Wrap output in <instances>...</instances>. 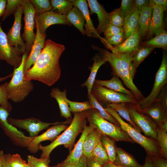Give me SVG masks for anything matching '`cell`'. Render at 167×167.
I'll list each match as a JSON object with an SVG mask.
<instances>
[{
  "label": "cell",
  "mask_w": 167,
  "mask_h": 167,
  "mask_svg": "<svg viewBox=\"0 0 167 167\" xmlns=\"http://www.w3.org/2000/svg\"><path fill=\"white\" fill-rule=\"evenodd\" d=\"M27 160L31 167H49L50 161L49 157L38 158L31 155L28 156Z\"/></svg>",
  "instance_id": "cell-46"
},
{
  "label": "cell",
  "mask_w": 167,
  "mask_h": 167,
  "mask_svg": "<svg viewBox=\"0 0 167 167\" xmlns=\"http://www.w3.org/2000/svg\"><path fill=\"white\" fill-rule=\"evenodd\" d=\"M152 2L156 4H158L164 9L166 11L167 7V0H152Z\"/></svg>",
  "instance_id": "cell-55"
},
{
  "label": "cell",
  "mask_w": 167,
  "mask_h": 167,
  "mask_svg": "<svg viewBox=\"0 0 167 167\" xmlns=\"http://www.w3.org/2000/svg\"><path fill=\"white\" fill-rule=\"evenodd\" d=\"M88 101L93 109H96L102 117L111 123L120 126L117 120L105 110L102 105L97 101L91 93L88 96Z\"/></svg>",
  "instance_id": "cell-34"
},
{
  "label": "cell",
  "mask_w": 167,
  "mask_h": 167,
  "mask_svg": "<svg viewBox=\"0 0 167 167\" xmlns=\"http://www.w3.org/2000/svg\"><path fill=\"white\" fill-rule=\"evenodd\" d=\"M87 119L89 126L96 128L102 134L112 138L115 141L135 143L120 126L103 118L95 109L88 110Z\"/></svg>",
  "instance_id": "cell-6"
},
{
  "label": "cell",
  "mask_w": 167,
  "mask_h": 167,
  "mask_svg": "<svg viewBox=\"0 0 167 167\" xmlns=\"http://www.w3.org/2000/svg\"><path fill=\"white\" fill-rule=\"evenodd\" d=\"M161 130L166 133L167 132V119L165 120L159 126Z\"/></svg>",
  "instance_id": "cell-59"
},
{
  "label": "cell",
  "mask_w": 167,
  "mask_h": 167,
  "mask_svg": "<svg viewBox=\"0 0 167 167\" xmlns=\"http://www.w3.org/2000/svg\"><path fill=\"white\" fill-rule=\"evenodd\" d=\"M134 5V0H122L119 8L124 18L132 11Z\"/></svg>",
  "instance_id": "cell-48"
},
{
  "label": "cell",
  "mask_w": 167,
  "mask_h": 167,
  "mask_svg": "<svg viewBox=\"0 0 167 167\" xmlns=\"http://www.w3.org/2000/svg\"><path fill=\"white\" fill-rule=\"evenodd\" d=\"M153 3L150 0L149 4L143 7L139 13L138 32L141 38L147 35L152 12Z\"/></svg>",
  "instance_id": "cell-25"
},
{
  "label": "cell",
  "mask_w": 167,
  "mask_h": 167,
  "mask_svg": "<svg viewBox=\"0 0 167 167\" xmlns=\"http://www.w3.org/2000/svg\"><path fill=\"white\" fill-rule=\"evenodd\" d=\"M7 155L10 167H25L27 164L26 161L19 154H8Z\"/></svg>",
  "instance_id": "cell-47"
},
{
  "label": "cell",
  "mask_w": 167,
  "mask_h": 167,
  "mask_svg": "<svg viewBox=\"0 0 167 167\" xmlns=\"http://www.w3.org/2000/svg\"><path fill=\"white\" fill-rule=\"evenodd\" d=\"M103 167H122L116 165L113 163L109 162L102 165Z\"/></svg>",
  "instance_id": "cell-60"
},
{
  "label": "cell",
  "mask_w": 167,
  "mask_h": 167,
  "mask_svg": "<svg viewBox=\"0 0 167 167\" xmlns=\"http://www.w3.org/2000/svg\"><path fill=\"white\" fill-rule=\"evenodd\" d=\"M93 60L94 62L92 66L89 68L90 70L89 76L81 85L82 87H86L87 88L88 96L91 93L92 88L96 79L97 71L100 66L106 62L99 54H96L93 58Z\"/></svg>",
  "instance_id": "cell-30"
},
{
  "label": "cell",
  "mask_w": 167,
  "mask_h": 167,
  "mask_svg": "<svg viewBox=\"0 0 167 167\" xmlns=\"http://www.w3.org/2000/svg\"><path fill=\"white\" fill-rule=\"evenodd\" d=\"M50 167H56V166H54Z\"/></svg>",
  "instance_id": "cell-64"
},
{
  "label": "cell",
  "mask_w": 167,
  "mask_h": 167,
  "mask_svg": "<svg viewBox=\"0 0 167 167\" xmlns=\"http://www.w3.org/2000/svg\"><path fill=\"white\" fill-rule=\"evenodd\" d=\"M87 158L84 155L80 158L79 163L75 165H67L62 163L58 164L56 167H87Z\"/></svg>",
  "instance_id": "cell-51"
},
{
  "label": "cell",
  "mask_w": 167,
  "mask_h": 167,
  "mask_svg": "<svg viewBox=\"0 0 167 167\" xmlns=\"http://www.w3.org/2000/svg\"><path fill=\"white\" fill-rule=\"evenodd\" d=\"M142 167H153L150 156L148 154L145 158L144 163Z\"/></svg>",
  "instance_id": "cell-57"
},
{
  "label": "cell",
  "mask_w": 167,
  "mask_h": 167,
  "mask_svg": "<svg viewBox=\"0 0 167 167\" xmlns=\"http://www.w3.org/2000/svg\"><path fill=\"white\" fill-rule=\"evenodd\" d=\"M94 83L116 92L128 95L134 96L131 91L124 87L119 78L116 75H113L111 79L108 80L95 79Z\"/></svg>",
  "instance_id": "cell-31"
},
{
  "label": "cell",
  "mask_w": 167,
  "mask_h": 167,
  "mask_svg": "<svg viewBox=\"0 0 167 167\" xmlns=\"http://www.w3.org/2000/svg\"><path fill=\"white\" fill-rule=\"evenodd\" d=\"M156 36L150 40L140 44L142 46L161 48L167 50V32L161 26L155 32Z\"/></svg>",
  "instance_id": "cell-27"
},
{
  "label": "cell",
  "mask_w": 167,
  "mask_h": 167,
  "mask_svg": "<svg viewBox=\"0 0 167 167\" xmlns=\"http://www.w3.org/2000/svg\"><path fill=\"white\" fill-rule=\"evenodd\" d=\"M106 106L110 107L115 110L119 115L128 122L134 128L141 132V130L136 126L131 117L128 106V103H120L109 104Z\"/></svg>",
  "instance_id": "cell-33"
},
{
  "label": "cell",
  "mask_w": 167,
  "mask_h": 167,
  "mask_svg": "<svg viewBox=\"0 0 167 167\" xmlns=\"http://www.w3.org/2000/svg\"><path fill=\"white\" fill-rule=\"evenodd\" d=\"M153 3L152 17L149 24L147 37H151L156 31L163 26L164 11L165 10L161 6Z\"/></svg>",
  "instance_id": "cell-24"
},
{
  "label": "cell",
  "mask_w": 167,
  "mask_h": 167,
  "mask_svg": "<svg viewBox=\"0 0 167 167\" xmlns=\"http://www.w3.org/2000/svg\"><path fill=\"white\" fill-rule=\"evenodd\" d=\"M68 126V125L65 124L54 125L51 126L41 135L33 138L28 145V149L31 152H36L39 149L38 146L41 142L46 140L53 142L61 132Z\"/></svg>",
  "instance_id": "cell-15"
},
{
  "label": "cell",
  "mask_w": 167,
  "mask_h": 167,
  "mask_svg": "<svg viewBox=\"0 0 167 167\" xmlns=\"http://www.w3.org/2000/svg\"><path fill=\"white\" fill-rule=\"evenodd\" d=\"M100 142L106 151L109 162L113 163L115 158L117 147L115 141L112 138L102 134Z\"/></svg>",
  "instance_id": "cell-35"
},
{
  "label": "cell",
  "mask_w": 167,
  "mask_h": 167,
  "mask_svg": "<svg viewBox=\"0 0 167 167\" xmlns=\"http://www.w3.org/2000/svg\"><path fill=\"white\" fill-rule=\"evenodd\" d=\"M139 14L135 4L131 12L124 18L123 30L126 39L138 29Z\"/></svg>",
  "instance_id": "cell-28"
},
{
  "label": "cell",
  "mask_w": 167,
  "mask_h": 167,
  "mask_svg": "<svg viewBox=\"0 0 167 167\" xmlns=\"http://www.w3.org/2000/svg\"><path fill=\"white\" fill-rule=\"evenodd\" d=\"M167 86L165 87L161 91L158 96L156 101L159 100L167 109Z\"/></svg>",
  "instance_id": "cell-52"
},
{
  "label": "cell",
  "mask_w": 167,
  "mask_h": 167,
  "mask_svg": "<svg viewBox=\"0 0 167 167\" xmlns=\"http://www.w3.org/2000/svg\"><path fill=\"white\" fill-rule=\"evenodd\" d=\"M66 17L67 20L83 35L86 34L84 28L85 20L82 13L77 7L74 6L66 15Z\"/></svg>",
  "instance_id": "cell-32"
},
{
  "label": "cell",
  "mask_w": 167,
  "mask_h": 167,
  "mask_svg": "<svg viewBox=\"0 0 167 167\" xmlns=\"http://www.w3.org/2000/svg\"><path fill=\"white\" fill-rule=\"evenodd\" d=\"M87 1L90 10V14L96 13L97 16L98 24L96 30L100 35L104 32L107 26L110 24L109 13L96 0H88Z\"/></svg>",
  "instance_id": "cell-18"
},
{
  "label": "cell",
  "mask_w": 167,
  "mask_h": 167,
  "mask_svg": "<svg viewBox=\"0 0 167 167\" xmlns=\"http://www.w3.org/2000/svg\"><path fill=\"white\" fill-rule=\"evenodd\" d=\"M93 128L89 125L85 126L74 148L69 151L66 158L61 162L62 164L67 165H75L79 163L83 155V147L85 139L88 133Z\"/></svg>",
  "instance_id": "cell-19"
},
{
  "label": "cell",
  "mask_w": 167,
  "mask_h": 167,
  "mask_svg": "<svg viewBox=\"0 0 167 167\" xmlns=\"http://www.w3.org/2000/svg\"><path fill=\"white\" fill-rule=\"evenodd\" d=\"M22 6L24 26L22 38L25 42L26 53L28 55L36 37V34L34 31L36 12L29 0H24Z\"/></svg>",
  "instance_id": "cell-9"
},
{
  "label": "cell",
  "mask_w": 167,
  "mask_h": 167,
  "mask_svg": "<svg viewBox=\"0 0 167 167\" xmlns=\"http://www.w3.org/2000/svg\"><path fill=\"white\" fill-rule=\"evenodd\" d=\"M25 167H31L27 163Z\"/></svg>",
  "instance_id": "cell-63"
},
{
  "label": "cell",
  "mask_w": 167,
  "mask_h": 167,
  "mask_svg": "<svg viewBox=\"0 0 167 167\" xmlns=\"http://www.w3.org/2000/svg\"><path fill=\"white\" fill-rule=\"evenodd\" d=\"M7 120L8 122L14 126L26 130L29 133V137L33 138L36 136L41 131L48 128L50 125L70 123L72 119H67L64 122L54 123L44 122L34 118L23 119L9 118H8Z\"/></svg>",
  "instance_id": "cell-11"
},
{
  "label": "cell",
  "mask_w": 167,
  "mask_h": 167,
  "mask_svg": "<svg viewBox=\"0 0 167 167\" xmlns=\"http://www.w3.org/2000/svg\"><path fill=\"white\" fill-rule=\"evenodd\" d=\"M74 6L77 7L82 12L86 21L84 27L86 35L88 37L93 36L100 39L101 37L97 33L90 17L87 1L73 0Z\"/></svg>",
  "instance_id": "cell-22"
},
{
  "label": "cell",
  "mask_w": 167,
  "mask_h": 167,
  "mask_svg": "<svg viewBox=\"0 0 167 167\" xmlns=\"http://www.w3.org/2000/svg\"><path fill=\"white\" fill-rule=\"evenodd\" d=\"M91 93L102 105L105 104L125 103L136 104L139 101L134 96L115 92L94 83Z\"/></svg>",
  "instance_id": "cell-8"
},
{
  "label": "cell",
  "mask_w": 167,
  "mask_h": 167,
  "mask_svg": "<svg viewBox=\"0 0 167 167\" xmlns=\"http://www.w3.org/2000/svg\"><path fill=\"white\" fill-rule=\"evenodd\" d=\"M137 30L126 39L121 44L115 46L110 47L108 49L111 52L119 54H132L136 52L140 46L141 40Z\"/></svg>",
  "instance_id": "cell-17"
},
{
  "label": "cell",
  "mask_w": 167,
  "mask_h": 167,
  "mask_svg": "<svg viewBox=\"0 0 167 167\" xmlns=\"http://www.w3.org/2000/svg\"><path fill=\"white\" fill-rule=\"evenodd\" d=\"M150 3V0H134V4L136 7L139 14L142 8L148 6Z\"/></svg>",
  "instance_id": "cell-53"
},
{
  "label": "cell",
  "mask_w": 167,
  "mask_h": 167,
  "mask_svg": "<svg viewBox=\"0 0 167 167\" xmlns=\"http://www.w3.org/2000/svg\"><path fill=\"white\" fill-rule=\"evenodd\" d=\"M9 114L6 110L0 106V123L6 132L28 146L33 138L25 136L23 133L10 124L7 120Z\"/></svg>",
  "instance_id": "cell-21"
},
{
  "label": "cell",
  "mask_w": 167,
  "mask_h": 167,
  "mask_svg": "<svg viewBox=\"0 0 167 167\" xmlns=\"http://www.w3.org/2000/svg\"><path fill=\"white\" fill-rule=\"evenodd\" d=\"M67 101L68 103L71 112L75 113L88 110L93 108L89 101L83 102L71 101L68 98Z\"/></svg>",
  "instance_id": "cell-40"
},
{
  "label": "cell",
  "mask_w": 167,
  "mask_h": 167,
  "mask_svg": "<svg viewBox=\"0 0 167 167\" xmlns=\"http://www.w3.org/2000/svg\"><path fill=\"white\" fill-rule=\"evenodd\" d=\"M13 75V72L10 74V75H7L6 76L2 77H0V82H2L4 80H5L7 78L11 77H12Z\"/></svg>",
  "instance_id": "cell-62"
},
{
  "label": "cell",
  "mask_w": 167,
  "mask_h": 167,
  "mask_svg": "<svg viewBox=\"0 0 167 167\" xmlns=\"http://www.w3.org/2000/svg\"><path fill=\"white\" fill-rule=\"evenodd\" d=\"M35 20L37 22L39 31L41 34L46 33L47 28L52 25L72 26L66 19L65 15L54 12L52 10L41 14L36 13Z\"/></svg>",
  "instance_id": "cell-14"
},
{
  "label": "cell",
  "mask_w": 167,
  "mask_h": 167,
  "mask_svg": "<svg viewBox=\"0 0 167 167\" xmlns=\"http://www.w3.org/2000/svg\"><path fill=\"white\" fill-rule=\"evenodd\" d=\"M5 154L2 151H0V167H2L3 161L4 157Z\"/></svg>",
  "instance_id": "cell-61"
},
{
  "label": "cell",
  "mask_w": 167,
  "mask_h": 167,
  "mask_svg": "<svg viewBox=\"0 0 167 167\" xmlns=\"http://www.w3.org/2000/svg\"><path fill=\"white\" fill-rule=\"evenodd\" d=\"M150 157L153 167H167V159L160 155Z\"/></svg>",
  "instance_id": "cell-50"
},
{
  "label": "cell",
  "mask_w": 167,
  "mask_h": 167,
  "mask_svg": "<svg viewBox=\"0 0 167 167\" xmlns=\"http://www.w3.org/2000/svg\"><path fill=\"white\" fill-rule=\"evenodd\" d=\"M5 9L2 16V21L14 14L17 8L22 5L24 0H7Z\"/></svg>",
  "instance_id": "cell-44"
},
{
  "label": "cell",
  "mask_w": 167,
  "mask_h": 167,
  "mask_svg": "<svg viewBox=\"0 0 167 167\" xmlns=\"http://www.w3.org/2000/svg\"><path fill=\"white\" fill-rule=\"evenodd\" d=\"M50 1L52 9L57 10L58 13L64 15H66L74 6L72 0H51Z\"/></svg>",
  "instance_id": "cell-36"
},
{
  "label": "cell",
  "mask_w": 167,
  "mask_h": 167,
  "mask_svg": "<svg viewBox=\"0 0 167 167\" xmlns=\"http://www.w3.org/2000/svg\"><path fill=\"white\" fill-rule=\"evenodd\" d=\"M23 13V7L22 5H21L17 8L13 14L14 16L13 24L6 34L9 44L12 46L21 49L24 54H27L25 42L22 39L20 35Z\"/></svg>",
  "instance_id": "cell-13"
},
{
  "label": "cell",
  "mask_w": 167,
  "mask_h": 167,
  "mask_svg": "<svg viewBox=\"0 0 167 167\" xmlns=\"http://www.w3.org/2000/svg\"><path fill=\"white\" fill-rule=\"evenodd\" d=\"M126 39L124 31L115 35L110 38L101 37L100 39L107 48L110 47L118 46L122 43Z\"/></svg>",
  "instance_id": "cell-41"
},
{
  "label": "cell",
  "mask_w": 167,
  "mask_h": 167,
  "mask_svg": "<svg viewBox=\"0 0 167 167\" xmlns=\"http://www.w3.org/2000/svg\"><path fill=\"white\" fill-rule=\"evenodd\" d=\"M28 56L26 54L23 55L20 65L14 68L12 78L6 88L9 99L15 103L24 101L34 89L32 80L25 78L24 66Z\"/></svg>",
  "instance_id": "cell-4"
},
{
  "label": "cell",
  "mask_w": 167,
  "mask_h": 167,
  "mask_svg": "<svg viewBox=\"0 0 167 167\" xmlns=\"http://www.w3.org/2000/svg\"><path fill=\"white\" fill-rule=\"evenodd\" d=\"M156 130V140L160 148V155L167 159V133L162 131L159 126Z\"/></svg>",
  "instance_id": "cell-39"
},
{
  "label": "cell",
  "mask_w": 167,
  "mask_h": 167,
  "mask_svg": "<svg viewBox=\"0 0 167 167\" xmlns=\"http://www.w3.org/2000/svg\"><path fill=\"white\" fill-rule=\"evenodd\" d=\"M138 110L148 116L159 126L167 119V109L159 100L146 108Z\"/></svg>",
  "instance_id": "cell-20"
},
{
  "label": "cell",
  "mask_w": 167,
  "mask_h": 167,
  "mask_svg": "<svg viewBox=\"0 0 167 167\" xmlns=\"http://www.w3.org/2000/svg\"><path fill=\"white\" fill-rule=\"evenodd\" d=\"M88 110L74 113L70 125L63 132L49 144L43 146L41 144L38 146V149L42 152L41 158L49 157L52 151L56 147L63 145L70 151L74 144L78 135L82 133L86 125V120Z\"/></svg>",
  "instance_id": "cell-3"
},
{
  "label": "cell",
  "mask_w": 167,
  "mask_h": 167,
  "mask_svg": "<svg viewBox=\"0 0 167 167\" xmlns=\"http://www.w3.org/2000/svg\"><path fill=\"white\" fill-rule=\"evenodd\" d=\"M65 49L62 44L46 40L35 63L25 73V79L37 80L49 86L54 84L61 75L59 60Z\"/></svg>",
  "instance_id": "cell-1"
},
{
  "label": "cell",
  "mask_w": 167,
  "mask_h": 167,
  "mask_svg": "<svg viewBox=\"0 0 167 167\" xmlns=\"http://www.w3.org/2000/svg\"><path fill=\"white\" fill-rule=\"evenodd\" d=\"M104 109L117 120L121 129L134 143L139 144L144 149L147 154L150 156L160 155V148L156 140L142 135L129 124L125 122L111 108L106 106Z\"/></svg>",
  "instance_id": "cell-5"
},
{
  "label": "cell",
  "mask_w": 167,
  "mask_h": 167,
  "mask_svg": "<svg viewBox=\"0 0 167 167\" xmlns=\"http://www.w3.org/2000/svg\"><path fill=\"white\" fill-rule=\"evenodd\" d=\"M102 134L93 127L87 135L83 147V154L87 158L91 156L92 153L97 143L100 141Z\"/></svg>",
  "instance_id": "cell-26"
},
{
  "label": "cell",
  "mask_w": 167,
  "mask_h": 167,
  "mask_svg": "<svg viewBox=\"0 0 167 167\" xmlns=\"http://www.w3.org/2000/svg\"><path fill=\"white\" fill-rule=\"evenodd\" d=\"M8 83L7 82H6L0 85V105L10 113L12 110V107L9 101V99L6 90Z\"/></svg>",
  "instance_id": "cell-45"
},
{
  "label": "cell",
  "mask_w": 167,
  "mask_h": 167,
  "mask_svg": "<svg viewBox=\"0 0 167 167\" xmlns=\"http://www.w3.org/2000/svg\"><path fill=\"white\" fill-rule=\"evenodd\" d=\"M167 55L163 51L161 62L155 75L152 89L149 94L146 97L133 104L137 109L146 108L155 102L161 91L167 86Z\"/></svg>",
  "instance_id": "cell-7"
},
{
  "label": "cell",
  "mask_w": 167,
  "mask_h": 167,
  "mask_svg": "<svg viewBox=\"0 0 167 167\" xmlns=\"http://www.w3.org/2000/svg\"><path fill=\"white\" fill-rule=\"evenodd\" d=\"M23 54L21 49L9 44L6 34L1 27L0 20V60L5 61L15 68L20 65Z\"/></svg>",
  "instance_id": "cell-10"
},
{
  "label": "cell",
  "mask_w": 167,
  "mask_h": 167,
  "mask_svg": "<svg viewBox=\"0 0 167 167\" xmlns=\"http://www.w3.org/2000/svg\"><path fill=\"white\" fill-rule=\"evenodd\" d=\"M154 49V48L151 47L140 46L133 54L132 60L136 69Z\"/></svg>",
  "instance_id": "cell-38"
},
{
  "label": "cell",
  "mask_w": 167,
  "mask_h": 167,
  "mask_svg": "<svg viewBox=\"0 0 167 167\" xmlns=\"http://www.w3.org/2000/svg\"><path fill=\"white\" fill-rule=\"evenodd\" d=\"M2 167H10L8 162L7 154L5 155L4 157L3 161Z\"/></svg>",
  "instance_id": "cell-58"
},
{
  "label": "cell",
  "mask_w": 167,
  "mask_h": 167,
  "mask_svg": "<svg viewBox=\"0 0 167 167\" xmlns=\"http://www.w3.org/2000/svg\"><path fill=\"white\" fill-rule=\"evenodd\" d=\"M6 0H0V20L4 12L6 3Z\"/></svg>",
  "instance_id": "cell-56"
},
{
  "label": "cell",
  "mask_w": 167,
  "mask_h": 167,
  "mask_svg": "<svg viewBox=\"0 0 167 167\" xmlns=\"http://www.w3.org/2000/svg\"><path fill=\"white\" fill-rule=\"evenodd\" d=\"M33 6L36 13L40 14L52 9L50 1L48 0H29Z\"/></svg>",
  "instance_id": "cell-42"
},
{
  "label": "cell",
  "mask_w": 167,
  "mask_h": 167,
  "mask_svg": "<svg viewBox=\"0 0 167 167\" xmlns=\"http://www.w3.org/2000/svg\"><path fill=\"white\" fill-rule=\"evenodd\" d=\"M87 167H103L91 156L87 158Z\"/></svg>",
  "instance_id": "cell-54"
},
{
  "label": "cell",
  "mask_w": 167,
  "mask_h": 167,
  "mask_svg": "<svg viewBox=\"0 0 167 167\" xmlns=\"http://www.w3.org/2000/svg\"><path fill=\"white\" fill-rule=\"evenodd\" d=\"M36 28L35 39L31 49L24 64L25 73L32 66L44 47L46 37V33L41 34L39 31L37 24L35 20Z\"/></svg>",
  "instance_id": "cell-16"
},
{
  "label": "cell",
  "mask_w": 167,
  "mask_h": 167,
  "mask_svg": "<svg viewBox=\"0 0 167 167\" xmlns=\"http://www.w3.org/2000/svg\"><path fill=\"white\" fill-rule=\"evenodd\" d=\"M128 106L132 119L136 126L145 136L156 140L158 126L148 116L136 109L133 104L128 103Z\"/></svg>",
  "instance_id": "cell-12"
},
{
  "label": "cell",
  "mask_w": 167,
  "mask_h": 167,
  "mask_svg": "<svg viewBox=\"0 0 167 167\" xmlns=\"http://www.w3.org/2000/svg\"><path fill=\"white\" fill-rule=\"evenodd\" d=\"M66 90L61 91L58 88H53L50 92L51 97L54 98L57 101L60 110V115L67 119H72L70 111L66 97Z\"/></svg>",
  "instance_id": "cell-23"
},
{
  "label": "cell",
  "mask_w": 167,
  "mask_h": 167,
  "mask_svg": "<svg viewBox=\"0 0 167 167\" xmlns=\"http://www.w3.org/2000/svg\"><path fill=\"white\" fill-rule=\"evenodd\" d=\"M92 157L102 166L109 161L106 150L100 141L96 144L92 153Z\"/></svg>",
  "instance_id": "cell-37"
},
{
  "label": "cell",
  "mask_w": 167,
  "mask_h": 167,
  "mask_svg": "<svg viewBox=\"0 0 167 167\" xmlns=\"http://www.w3.org/2000/svg\"><path fill=\"white\" fill-rule=\"evenodd\" d=\"M99 54L109 63L113 75L120 78L124 84L130 89L136 98L140 101L145 98L141 91L135 84L133 80L136 72L132 60V54H119L110 52L108 50L93 46Z\"/></svg>",
  "instance_id": "cell-2"
},
{
  "label": "cell",
  "mask_w": 167,
  "mask_h": 167,
  "mask_svg": "<svg viewBox=\"0 0 167 167\" xmlns=\"http://www.w3.org/2000/svg\"><path fill=\"white\" fill-rule=\"evenodd\" d=\"M124 31L123 28L111 24H109L106 27L104 34L105 38L108 39L112 36Z\"/></svg>",
  "instance_id": "cell-49"
},
{
  "label": "cell",
  "mask_w": 167,
  "mask_h": 167,
  "mask_svg": "<svg viewBox=\"0 0 167 167\" xmlns=\"http://www.w3.org/2000/svg\"><path fill=\"white\" fill-rule=\"evenodd\" d=\"M109 17L110 24L123 28L124 18L119 8L109 13Z\"/></svg>",
  "instance_id": "cell-43"
},
{
  "label": "cell",
  "mask_w": 167,
  "mask_h": 167,
  "mask_svg": "<svg viewBox=\"0 0 167 167\" xmlns=\"http://www.w3.org/2000/svg\"><path fill=\"white\" fill-rule=\"evenodd\" d=\"M113 163L122 167H142L135 157L120 148L117 147L116 154Z\"/></svg>",
  "instance_id": "cell-29"
}]
</instances>
